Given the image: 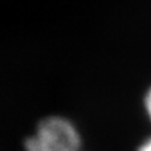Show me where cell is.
Listing matches in <instances>:
<instances>
[{
    "mask_svg": "<svg viewBox=\"0 0 151 151\" xmlns=\"http://www.w3.org/2000/svg\"><path fill=\"white\" fill-rule=\"evenodd\" d=\"M25 151H83L81 133L72 121L60 115L44 118L24 142Z\"/></svg>",
    "mask_w": 151,
    "mask_h": 151,
    "instance_id": "6da1fadb",
    "label": "cell"
},
{
    "mask_svg": "<svg viewBox=\"0 0 151 151\" xmlns=\"http://www.w3.org/2000/svg\"><path fill=\"white\" fill-rule=\"evenodd\" d=\"M145 106H146L147 115H149V118L151 121V89L149 90V93L146 94V98H145Z\"/></svg>",
    "mask_w": 151,
    "mask_h": 151,
    "instance_id": "7a4b0ae2",
    "label": "cell"
},
{
    "mask_svg": "<svg viewBox=\"0 0 151 151\" xmlns=\"http://www.w3.org/2000/svg\"><path fill=\"white\" fill-rule=\"evenodd\" d=\"M137 151H151V138L146 139V141L138 147Z\"/></svg>",
    "mask_w": 151,
    "mask_h": 151,
    "instance_id": "3957f363",
    "label": "cell"
}]
</instances>
